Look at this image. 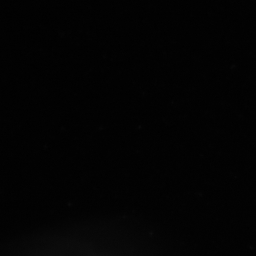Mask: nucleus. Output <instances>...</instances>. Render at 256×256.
Returning a JSON list of instances; mask_svg holds the SVG:
<instances>
[]
</instances>
